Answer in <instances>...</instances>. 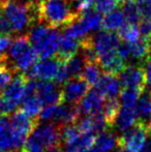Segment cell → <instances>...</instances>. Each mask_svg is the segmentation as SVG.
Here are the masks:
<instances>
[{"label":"cell","instance_id":"1","mask_svg":"<svg viewBox=\"0 0 151 152\" xmlns=\"http://www.w3.org/2000/svg\"><path fill=\"white\" fill-rule=\"evenodd\" d=\"M96 61L105 72L118 76L127 65L119 54L121 38L115 32L103 31L92 37Z\"/></svg>","mask_w":151,"mask_h":152},{"label":"cell","instance_id":"2","mask_svg":"<svg viewBox=\"0 0 151 152\" xmlns=\"http://www.w3.org/2000/svg\"><path fill=\"white\" fill-rule=\"evenodd\" d=\"M79 16L73 0H42L37 4L38 22L54 28L66 27Z\"/></svg>","mask_w":151,"mask_h":152},{"label":"cell","instance_id":"3","mask_svg":"<svg viewBox=\"0 0 151 152\" xmlns=\"http://www.w3.org/2000/svg\"><path fill=\"white\" fill-rule=\"evenodd\" d=\"M37 4H24L18 0H7L1 5V12L9 23L12 33H19L33 26L37 18Z\"/></svg>","mask_w":151,"mask_h":152},{"label":"cell","instance_id":"4","mask_svg":"<svg viewBox=\"0 0 151 152\" xmlns=\"http://www.w3.org/2000/svg\"><path fill=\"white\" fill-rule=\"evenodd\" d=\"M61 130L57 124L47 122L37 124L22 147V152H49L59 148Z\"/></svg>","mask_w":151,"mask_h":152},{"label":"cell","instance_id":"5","mask_svg":"<svg viewBox=\"0 0 151 152\" xmlns=\"http://www.w3.org/2000/svg\"><path fill=\"white\" fill-rule=\"evenodd\" d=\"M38 54L29 40L28 35H21L12 40V44L4 59L14 72L27 74L37 63Z\"/></svg>","mask_w":151,"mask_h":152},{"label":"cell","instance_id":"6","mask_svg":"<svg viewBox=\"0 0 151 152\" xmlns=\"http://www.w3.org/2000/svg\"><path fill=\"white\" fill-rule=\"evenodd\" d=\"M28 37L40 58H52L57 55L60 34L56 28L38 23L31 27Z\"/></svg>","mask_w":151,"mask_h":152},{"label":"cell","instance_id":"7","mask_svg":"<svg viewBox=\"0 0 151 152\" xmlns=\"http://www.w3.org/2000/svg\"><path fill=\"white\" fill-rule=\"evenodd\" d=\"M27 82L28 77L25 74L16 72L8 85L3 90L1 97L2 109L6 114L12 113L20 104H23L27 96Z\"/></svg>","mask_w":151,"mask_h":152},{"label":"cell","instance_id":"8","mask_svg":"<svg viewBox=\"0 0 151 152\" xmlns=\"http://www.w3.org/2000/svg\"><path fill=\"white\" fill-rule=\"evenodd\" d=\"M148 124L143 120H139L135 126L124 132L118 138L119 147L123 152H141L148 143Z\"/></svg>","mask_w":151,"mask_h":152},{"label":"cell","instance_id":"9","mask_svg":"<svg viewBox=\"0 0 151 152\" xmlns=\"http://www.w3.org/2000/svg\"><path fill=\"white\" fill-rule=\"evenodd\" d=\"M10 124H12L15 144L18 150L19 148L23 147L26 139L32 132V130L37 124L35 120H33V118L28 117L22 111H18L12 114V116L10 117Z\"/></svg>","mask_w":151,"mask_h":152},{"label":"cell","instance_id":"10","mask_svg":"<svg viewBox=\"0 0 151 152\" xmlns=\"http://www.w3.org/2000/svg\"><path fill=\"white\" fill-rule=\"evenodd\" d=\"M119 80L123 89H133L141 93L147 84L145 70L141 64H127L119 74Z\"/></svg>","mask_w":151,"mask_h":152},{"label":"cell","instance_id":"11","mask_svg":"<svg viewBox=\"0 0 151 152\" xmlns=\"http://www.w3.org/2000/svg\"><path fill=\"white\" fill-rule=\"evenodd\" d=\"M61 61L57 57L42 59L38 61L29 72L25 74L29 79H39L40 81L56 80Z\"/></svg>","mask_w":151,"mask_h":152},{"label":"cell","instance_id":"12","mask_svg":"<svg viewBox=\"0 0 151 152\" xmlns=\"http://www.w3.org/2000/svg\"><path fill=\"white\" fill-rule=\"evenodd\" d=\"M89 92V85L81 77L69 80L61 89L62 102L77 104Z\"/></svg>","mask_w":151,"mask_h":152},{"label":"cell","instance_id":"13","mask_svg":"<svg viewBox=\"0 0 151 152\" xmlns=\"http://www.w3.org/2000/svg\"><path fill=\"white\" fill-rule=\"evenodd\" d=\"M36 95L42 106H53L62 102L61 90L58 84L52 81H39L36 83Z\"/></svg>","mask_w":151,"mask_h":152},{"label":"cell","instance_id":"14","mask_svg":"<svg viewBox=\"0 0 151 152\" xmlns=\"http://www.w3.org/2000/svg\"><path fill=\"white\" fill-rule=\"evenodd\" d=\"M105 96L99 93L96 89L89 91L84 96L79 104L80 112L87 115H97L101 112L105 104Z\"/></svg>","mask_w":151,"mask_h":152},{"label":"cell","instance_id":"15","mask_svg":"<svg viewBox=\"0 0 151 152\" xmlns=\"http://www.w3.org/2000/svg\"><path fill=\"white\" fill-rule=\"evenodd\" d=\"M121 87L122 86L118 76L108 72H105L95 85V89L108 98H117L121 93Z\"/></svg>","mask_w":151,"mask_h":152},{"label":"cell","instance_id":"16","mask_svg":"<svg viewBox=\"0 0 151 152\" xmlns=\"http://www.w3.org/2000/svg\"><path fill=\"white\" fill-rule=\"evenodd\" d=\"M79 129L82 134H94L95 132H103L107 127H109L105 116L101 113L97 115H87L78 121Z\"/></svg>","mask_w":151,"mask_h":152},{"label":"cell","instance_id":"17","mask_svg":"<svg viewBox=\"0 0 151 152\" xmlns=\"http://www.w3.org/2000/svg\"><path fill=\"white\" fill-rule=\"evenodd\" d=\"M138 118L139 117L136 111V107L121 106L113 126L119 132H124L138 123V121L140 120Z\"/></svg>","mask_w":151,"mask_h":152},{"label":"cell","instance_id":"18","mask_svg":"<svg viewBox=\"0 0 151 152\" xmlns=\"http://www.w3.org/2000/svg\"><path fill=\"white\" fill-rule=\"evenodd\" d=\"M81 42H82V40L74 38L65 33H62L60 35L58 52H57L56 57L60 61H66L67 59L73 57L77 53H79L81 48Z\"/></svg>","mask_w":151,"mask_h":152},{"label":"cell","instance_id":"19","mask_svg":"<svg viewBox=\"0 0 151 152\" xmlns=\"http://www.w3.org/2000/svg\"><path fill=\"white\" fill-rule=\"evenodd\" d=\"M80 113V109L76 104H65V102L64 104H58L56 106L53 122L64 124V125L74 124L78 121Z\"/></svg>","mask_w":151,"mask_h":152},{"label":"cell","instance_id":"20","mask_svg":"<svg viewBox=\"0 0 151 152\" xmlns=\"http://www.w3.org/2000/svg\"><path fill=\"white\" fill-rule=\"evenodd\" d=\"M77 23L79 24L80 28L84 32L85 35L93 31H96L103 25V18L101 14H99L95 10H89L83 12L77 19Z\"/></svg>","mask_w":151,"mask_h":152},{"label":"cell","instance_id":"21","mask_svg":"<svg viewBox=\"0 0 151 152\" xmlns=\"http://www.w3.org/2000/svg\"><path fill=\"white\" fill-rule=\"evenodd\" d=\"M17 150L12 134L10 118L0 117V152Z\"/></svg>","mask_w":151,"mask_h":152},{"label":"cell","instance_id":"22","mask_svg":"<svg viewBox=\"0 0 151 152\" xmlns=\"http://www.w3.org/2000/svg\"><path fill=\"white\" fill-rule=\"evenodd\" d=\"M127 25L122 8L118 7L107 14L103 19V29L109 32H118Z\"/></svg>","mask_w":151,"mask_h":152},{"label":"cell","instance_id":"23","mask_svg":"<svg viewBox=\"0 0 151 152\" xmlns=\"http://www.w3.org/2000/svg\"><path fill=\"white\" fill-rule=\"evenodd\" d=\"M129 45L131 57L129 58L138 61L139 64H143L151 55V40L140 38L138 42Z\"/></svg>","mask_w":151,"mask_h":152},{"label":"cell","instance_id":"24","mask_svg":"<svg viewBox=\"0 0 151 152\" xmlns=\"http://www.w3.org/2000/svg\"><path fill=\"white\" fill-rule=\"evenodd\" d=\"M117 146H119L118 138L113 132H103L95 138L94 148L98 152H111Z\"/></svg>","mask_w":151,"mask_h":152},{"label":"cell","instance_id":"25","mask_svg":"<svg viewBox=\"0 0 151 152\" xmlns=\"http://www.w3.org/2000/svg\"><path fill=\"white\" fill-rule=\"evenodd\" d=\"M42 104L40 102L39 98L37 97L36 93L30 94V95L26 96L25 100L23 102L21 111L30 118H35V117L39 116L42 110Z\"/></svg>","mask_w":151,"mask_h":152},{"label":"cell","instance_id":"26","mask_svg":"<svg viewBox=\"0 0 151 152\" xmlns=\"http://www.w3.org/2000/svg\"><path fill=\"white\" fill-rule=\"evenodd\" d=\"M101 70L103 69L96 61L86 62V65L83 69L81 78L84 79L88 83L89 86H95L101 77Z\"/></svg>","mask_w":151,"mask_h":152},{"label":"cell","instance_id":"27","mask_svg":"<svg viewBox=\"0 0 151 152\" xmlns=\"http://www.w3.org/2000/svg\"><path fill=\"white\" fill-rule=\"evenodd\" d=\"M83 134L77 125L69 124L61 129V142L65 147L76 145L82 139Z\"/></svg>","mask_w":151,"mask_h":152},{"label":"cell","instance_id":"28","mask_svg":"<svg viewBox=\"0 0 151 152\" xmlns=\"http://www.w3.org/2000/svg\"><path fill=\"white\" fill-rule=\"evenodd\" d=\"M66 65L67 69H69V74H71V79L73 78H79L82 75V72L84 69L85 65H86V59L84 58L80 52L74 55L66 61H63Z\"/></svg>","mask_w":151,"mask_h":152},{"label":"cell","instance_id":"29","mask_svg":"<svg viewBox=\"0 0 151 152\" xmlns=\"http://www.w3.org/2000/svg\"><path fill=\"white\" fill-rule=\"evenodd\" d=\"M122 10L124 12L125 19L127 21V24L128 25H135L138 26L139 23L142 20V16L140 14V10L137 6L135 0H129L126 1L125 3L122 4Z\"/></svg>","mask_w":151,"mask_h":152},{"label":"cell","instance_id":"30","mask_svg":"<svg viewBox=\"0 0 151 152\" xmlns=\"http://www.w3.org/2000/svg\"><path fill=\"white\" fill-rule=\"evenodd\" d=\"M120 100L117 98H108V100L105 102L103 109V115L105 116L109 126H113L115 119H116L119 110H120Z\"/></svg>","mask_w":151,"mask_h":152},{"label":"cell","instance_id":"31","mask_svg":"<svg viewBox=\"0 0 151 152\" xmlns=\"http://www.w3.org/2000/svg\"><path fill=\"white\" fill-rule=\"evenodd\" d=\"M136 111H137L138 117L140 120L143 118L151 117V95L148 93H143L140 95L138 102L136 104Z\"/></svg>","mask_w":151,"mask_h":152},{"label":"cell","instance_id":"32","mask_svg":"<svg viewBox=\"0 0 151 152\" xmlns=\"http://www.w3.org/2000/svg\"><path fill=\"white\" fill-rule=\"evenodd\" d=\"M119 36L123 42H127V44H133L141 38V34H140L138 26L128 24L119 31Z\"/></svg>","mask_w":151,"mask_h":152},{"label":"cell","instance_id":"33","mask_svg":"<svg viewBox=\"0 0 151 152\" xmlns=\"http://www.w3.org/2000/svg\"><path fill=\"white\" fill-rule=\"evenodd\" d=\"M141 92L133 89H123L120 93V104L125 107H136Z\"/></svg>","mask_w":151,"mask_h":152},{"label":"cell","instance_id":"34","mask_svg":"<svg viewBox=\"0 0 151 152\" xmlns=\"http://www.w3.org/2000/svg\"><path fill=\"white\" fill-rule=\"evenodd\" d=\"M14 70L10 68L5 60H0V93L3 92L8 83L12 81V75Z\"/></svg>","mask_w":151,"mask_h":152},{"label":"cell","instance_id":"35","mask_svg":"<svg viewBox=\"0 0 151 152\" xmlns=\"http://www.w3.org/2000/svg\"><path fill=\"white\" fill-rule=\"evenodd\" d=\"M118 0H96L95 1V10L99 14H109L112 10H116L118 5Z\"/></svg>","mask_w":151,"mask_h":152},{"label":"cell","instance_id":"36","mask_svg":"<svg viewBox=\"0 0 151 152\" xmlns=\"http://www.w3.org/2000/svg\"><path fill=\"white\" fill-rule=\"evenodd\" d=\"M12 44L10 35H0V60H4Z\"/></svg>","mask_w":151,"mask_h":152},{"label":"cell","instance_id":"37","mask_svg":"<svg viewBox=\"0 0 151 152\" xmlns=\"http://www.w3.org/2000/svg\"><path fill=\"white\" fill-rule=\"evenodd\" d=\"M141 37L144 39L151 40V18L150 19H142L141 22L138 25Z\"/></svg>","mask_w":151,"mask_h":152},{"label":"cell","instance_id":"38","mask_svg":"<svg viewBox=\"0 0 151 152\" xmlns=\"http://www.w3.org/2000/svg\"><path fill=\"white\" fill-rule=\"evenodd\" d=\"M142 19L151 18V0H135Z\"/></svg>","mask_w":151,"mask_h":152},{"label":"cell","instance_id":"39","mask_svg":"<svg viewBox=\"0 0 151 152\" xmlns=\"http://www.w3.org/2000/svg\"><path fill=\"white\" fill-rule=\"evenodd\" d=\"M73 1L77 12L81 15L83 12H87V10H92L93 5H95L96 0H73Z\"/></svg>","mask_w":151,"mask_h":152},{"label":"cell","instance_id":"40","mask_svg":"<svg viewBox=\"0 0 151 152\" xmlns=\"http://www.w3.org/2000/svg\"><path fill=\"white\" fill-rule=\"evenodd\" d=\"M144 70H145V75H146V80H147V84L151 85V55L148 57V59L144 62L143 64Z\"/></svg>","mask_w":151,"mask_h":152},{"label":"cell","instance_id":"41","mask_svg":"<svg viewBox=\"0 0 151 152\" xmlns=\"http://www.w3.org/2000/svg\"><path fill=\"white\" fill-rule=\"evenodd\" d=\"M141 152H151V141H149V142L147 143L146 147Z\"/></svg>","mask_w":151,"mask_h":152},{"label":"cell","instance_id":"42","mask_svg":"<svg viewBox=\"0 0 151 152\" xmlns=\"http://www.w3.org/2000/svg\"><path fill=\"white\" fill-rule=\"evenodd\" d=\"M28 1H29V3H37V2L38 1H42V0H28Z\"/></svg>","mask_w":151,"mask_h":152},{"label":"cell","instance_id":"43","mask_svg":"<svg viewBox=\"0 0 151 152\" xmlns=\"http://www.w3.org/2000/svg\"><path fill=\"white\" fill-rule=\"evenodd\" d=\"M2 111H3V109H2V102H1V98H0V116H1Z\"/></svg>","mask_w":151,"mask_h":152},{"label":"cell","instance_id":"44","mask_svg":"<svg viewBox=\"0 0 151 152\" xmlns=\"http://www.w3.org/2000/svg\"><path fill=\"white\" fill-rule=\"evenodd\" d=\"M118 1L119 2H120V3H125V2H126V1H129V0H118Z\"/></svg>","mask_w":151,"mask_h":152},{"label":"cell","instance_id":"45","mask_svg":"<svg viewBox=\"0 0 151 152\" xmlns=\"http://www.w3.org/2000/svg\"><path fill=\"white\" fill-rule=\"evenodd\" d=\"M7 0H0V5H2V4L4 3V2H6Z\"/></svg>","mask_w":151,"mask_h":152},{"label":"cell","instance_id":"46","mask_svg":"<svg viewBox=\"0 0 151 152\" xmlns=\"http://www.w3.org/2000/svg\"><path fill=\"white\" fill-rule=\"evenodd\" d=\"M148 128H149V134H151V123L148 124Z\"/></svg>","mask_w":151,"mask_h":152},{"label":"cell","instance_id":"47","mask_svg":"<svg viewBox=\"0 0 151 152\" xmlns=\"http://www.w3.org/2000/svg\"><path fill=\"white\" fill-rule=\"evenodd\" d=\"M149 123H151V117H150V121H149Z\"/></svg>","mask_w":151,"mask_h":152},{"label":"cell","instance_id":"48","mask_svg":"<svg viewBox=\"0 0 151 152\" xmlns=\"http://www.w3.org/2000/svg\"><path fill=\"white\" fill-rule=\"evenodd\" d=\"M115 152H123V151H115Z\"/></svg>","mask_w":151,"mask_h":152},{"label":"cell","instance_id":"49","mask_svg":"<svg viewBox=\"0 0 151 152\" xmlns=\"http://www.w3.org/2000/svg\"><path fill=\"white\" fill-rule=\"evenodd\" d=\"M150 95H151V91H150Z\"/></svg>","mask_w":151,"mask_h":152}]
</instances>
